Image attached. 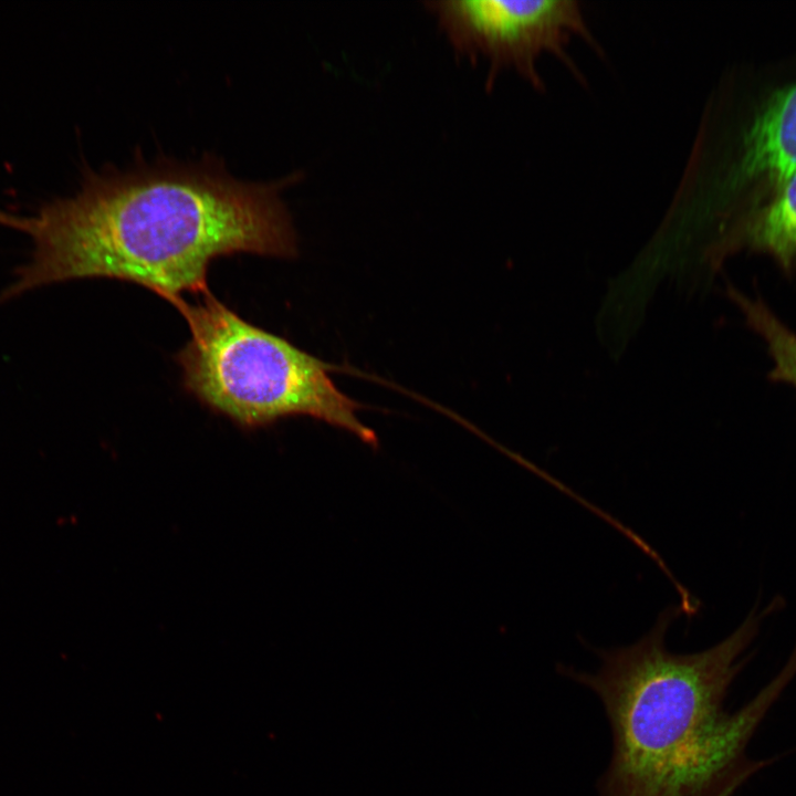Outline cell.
<instances>
[{
	"instance_id": "obj_2",
	"label": "cell",
	"mask_w": 796,
	"mask_h": 796,
	"mask_svg": "<svg viewBox=\"0 0 796 796\" xmlns=\"http://www.w3.org/2000/svg\"><path fill=\"white\" fill-rule=\"evenodd\" d=\"M682 610L664 609L632 645L595 649L590 673L559 666L600 700L611 732V756L599 796H727L744 773V748L767 709L796 673V656L746 706L723 702L742 668L763 614L752 611L720 643L694 653L667 649L666 633Z\"/></svg>"
},
{
	"instance_id": "obj_5",
	"label": "cell",
	"mask_w": 796,
	"mask_h": 796,
	"mask_svg": "<svg viewBox=\"0 0 796 796\" xmlns=\"http://www.w3.org/2000/svg\"><path fill=\"white\" fill-rule=\"evenodd\" d=\"M796 170V82L778 92L746 133L735 181L783 184Z\"/></svg>"
},
{
	"instance_id": "obj_8",
	"label": "cell",
	"mask_w": 796,
	"mask_h": 796,
	"mask_svg": "<svg viewBox=\"0 0 796 796\" xmlns=\"http://www.w3.org/2000/svg\"><path fill=\"white\" fill-rule=\"evenodd\" d=\"M12 223V214L0 209V226L9 227Z\"/></svg>"
},
{
	"instance_id": "obj_4",
	"label": "cell",
	"mask_w": 796,
	"mask_h": 796,
	"mask_svg": "<svg viewBox=\"0 0 796 796\" xmlns=\"http://www.w3.org/2000/svg\"><path fill=\"white\" fill-rule=\"evenodd\" d=\"M423 4L458 54L489 62V83L501 70L513 69L542 91L544 81L536 64L543 53L554 54L580 77L567 54L570 40L578 35L600 50L577 1L440 0Z\"/></svg>"
},
{
	"instance_id": "obj_7",
	"label": "cell",
	"mask_w": 796,
	"mask_h": 796,
	"mask_svg": "<svg viewBox=\"0 0 796 796\" xmlns=\"http://www.w3.org/2000/svg\"><path fill=\"white\" fill-rule=\"evenodd\" d=\"M731 301L743 313L746 325L763 341L773 363L767 378L796 390V332L787 326L760 296L727 287Z\"/></svg>"
},
{
	"instance_id": "obj_6",
	"label": "cell",
	"mask_w": 796,
	"mask_h": 796,
	"mask_svg": "<svg viewBox=\"0 0 796 796\" xmlns=\"http://www.w3.org/2000/svg\"><path fill=\"white\" fill-rule=\"evenodd\" d=\"M740 241L768 254L786 276L796 270V170L775 199L742 230Z\"/></svg>"
},
{
	"instance_id": "obj_1",
	"label": "cell",
	"mask_w": 796,
	"mask_h": 796,
	"mask_svg": "<svg viewBox=\"0 0 796 796\" xmlns=\"http://www.w3.org/2000/svg\"><path fill=\"white\" fill-rule=\"evenodd\" d=\"M232 177L219 161H158L90 171L77 192L28 217L32 252L0 304L44 285L85 277L139 284L175 306L203 295L212 260L247 252L294 258L297 238L282 190Z\"/></svg>"
},
{
	"instance_id": "obj_3",
	"label": "cell",
	"mask_w": 796,
	"mask_h": 796,
	"mask_svg": "<svg viewBox=\"0 0 796 796\" xmlns=\"http://www.w3.org/2000/svg\"><path fill=\"white\" fill-rule=\"evenodd\" d=\"M176 307L190 329L177 355L184 386L207 408L245 429L312 417L377 446L357 417L362 406L331 379L329 364L244 321L210 292Z\"/></svg>"
}]
</instances>
